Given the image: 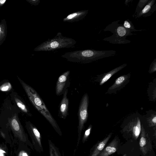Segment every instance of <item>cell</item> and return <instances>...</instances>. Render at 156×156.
Here are the masks:
<instances>
[{
  "label": "cell",
  "mask_w": 156,
  "mask_h": 156,
  "mask_svg": "<svg viewBox=\"0 0 156 156\" xmlns=\"http://www.w3.org/2000/svg\"><path fill=\"white\" fill-rule=\"evenodd\" d=\"M140 135L139 145L140 149L144 155H146L151 151L152 145L149 136L142 125Z\"/></svg>",
  "instance_id": "cell-9"
},
{
  "label": "cell",
  "mask_w": 156,
  "mask_h": 156,
  "mask_svg": "<svg viewBox=\"0 0 156 156\" xmlns=\"http://www.w3.org/2000/svg\"><path fill=\"white\" fill-rule=\"evenodd\" d=\"M7 34L6 22L5 19L0 22V46L5 41Z\"/></svg>",
  "instance_id": "cell-18"
},
{
  "label": "cell",
  "mask_w": 156,
  "mask_h": 156,
  "mask_svg": "<svg viewBox=\"0 0 156 156\" xmlns=\"http://www.w3.org/2000/svg\"><path fill=\"white\" fill-rule=\"evenodd\" d=\"M120 20L113 21L107 25L103 29L105 31H109L113 34L111 36L106 37L103 40L109 42L112 44H124L130 43L131 41L126 39L129 36L136 35L130 32L125 28L122 24H119Z\"/></svg>",
  "instance_id": "cell-4"
},
{
  "label": "cell",
  "mask_w": 156,
  "mask_h": 156,
  "mask_svg": "<svg viewBox=\"0 0 156 156\" xmlns=\"http://www.w3.org/2000/svg\"><path fill=\"white\" fill-rule=\"evenodd\" d=\"M6 1V0H0V8L3 6Z\"/></svg>",
  "instance_id": "cell-28"
},
{
  "label": "cell",
  "mask_w": 156,
  "mask_h": 156,
  "mask_svg": "<svg viewBox=\"0 0 156 156\" xmlns=\"http://www.w3.org/2000/svg\"><path fill=\"white\" fill-rule=\"evenodd\" d=\"M19 79L34 106L49 122L58 134L62 136V133L58 125L38 93L31 87Z\"/></svg>",
  "instance_id": "cell-2"
},
{
  "label": "cell",
  "mask_w": 156,
  "mask_h": 156,
  "mask_svg": "<svg viewBox=\"0 0 156 156\" xmlns=\"http://www.w3.org/2000/svg\"><path fill=\"white\" fill-rule=\"evenodd\" d=\"M68 89H67L63 93L62 99L58 107V113L60 117L65 119L68 115L69 101L67 98Z\"/></svg>",
  "instance_id": "cell-15"
},
{
  "label": "cell",
  "mask_w": 156,
  "mask_h": 156,
  "mask_svg": "<svg viewBox=\"0 0 156 156\" xmlns=\"http://www.w3.org/2000/svg\"><path fill=\"white\" fill-rule=\"evenodd\" d=\"M10 127L15 136L33 149L32 143L29 140L27 134L25 132L17 116L15 115L9 121Z\"/></svg>",
  "instance_id": "cell-6"
},
{
  "label": "cell",
  "mask_w": 156,
  "mask_h": 156,
  "mask_svg": "<svg viewBox=\"0 0 156 156\" xmlns=\"http://www.w3.org/2000/svg\"><path fill=\"white\" fill-rule=\"evenodd\" d=\"M27 1L32 5H38L40 2V0H26Z\"/></svg>",
  "instance_id": "cell-27"
},
{
  "label": "cell",
  "mask_w": 156,
  "mask_h": 156,
  "mask_svg": "<svg viewBox=\"0 0 156 156\" xmlns=\"http://www.w3.org/2000/svg\"><path fill=\"white\" fill-rule=\"evenodd\" d=\"M20 156H28L27 153L25 152H22Z\"/></svg>",
  "instance_id": "cell-29"
},
{
  "label": "cell",
  "mask_w": 156,
  "mask_h": 156,
  "mask_svg": "<svg viewBox=\"0 0 156 156\" xmlns=\"http://www.w3.org/2000/svg\"><path fill=\"white\" fill-rule=\"evenodd\" d=\"M26 128L31 138L34 148L38 152H43L44 149L41 143V134L37 128L30 122L27 123Z\"/></svg>",
  "instance_id": "cell-7"
},
{
  "label": "cell",
  "mask_w": 156,
  "mask_h": 156,
  "mask_svg": "<svg viewBox=\"0 0 156 156\" xmlns=\"http://www.w3.org/2000/svg\"><path fill=\"white\" fill-rule=\"evenodd\" d=\"M141 122L139 118L137 117L129 121L122 129L123 133L129 135L134 140L139 136L141 129Z\"/></svg>",
  "instance_id": "cell-8"
},
{
  "label": "cell",
  "mask_w": 156,
  "mask_h": 156,
  "mask_svg": "<svg viewBox=\"0 0 156 156\" xmlns=\"http://www.w3.org/2000/svg\"><path fill=\"white\" fill-rule=\"evenodd\" d=\"M122 25L124 27L129 30L131 32H132L141 31L146 30L145 29L136 30L135 29L132 22L128 19L124 21Z\"/></svg>",
  "instance_id": "cell-20"
},
{
  "label": "cell",
  "mask_w": 156,
  "mask_h": 156,
  "mask_svg": "<svg viewBox=\"0 0 156 156\" xmlns=\"http://www.w3.org/2000/svg\"><path fill=\"white\" fill-rule=\"evenodd\" d=\"M12 87L10 83L6 82L0 86V90L2 91H8L11 90Z\"/></svg>",
  "instance_id": "cell-25"
},
{
  "label": "cell",
  "mask_w": 156,
  "mask_h": 156,
  "mask_svg": "<svg viewBox=\"0 0 156 156\" xmlns=\"http://www.w3.org/2000/svg\"><path fill=\"white\" fill-rule=\"evenodd\" d=\"M116 54V51L115 50L99 51L88 49L67 52L61 56L69 62L85 64L104 58L113 56Z\"/></svg>",
  "instance_id": "cell-1"
},
{
  "label": "cell",
  "mask_w": 156,
  "mask_h": 156,
  "mask_svg": "<svg viewBox=\"0 0 156 156\" xmlns=\"http://www.w3.org/2000/svg\"><path fill=\"white\" fill-rule=\"evenodd\" d=\"M15 100L17 105L21 110L24 112L27 113L28 111L25 105L17 98H15Z\"/></svg>",
  "instance_id": "cell-23"
},
{
  "label": "cell",
  "mask_w": 156,
  "mask_h": 156,
  "mask_svg": "<svg viewBox=\"0 0 156 156\" xmlns=\"http://www.w3.org/2000/svg\"><path fill=\"white\" fill-rule=\"evenodd\" d=\"M112 135V133H110L103 139L98 141L94 144L90 150L89 156H98L106 146Z\"/></svg>",
  "instance_id": "cell-13"
},
{
  "label": "cell",
  "mask_w": 156,
  "mask_h": 156,
  "mask_svg": "<svg viewBox=\"0 0 156 156\" xmlns=\"http://www.w3.org/2000/svg\"><path fill=\"white\" fill-rule=\"evenodd\" d=\"M88 10H83L78 11L69 14L63 18L64 22L73 23L83 20L87 16Z\"/></svg>",
  "instance_id": "cell-17"
},
{
  "label": "cell",
  "mask_w": 156,
  "mask_h": 156,
  "mask_svg": "<svg viewBox=\"0 0 156 156\" xmlns=\"http://www.w3.org/2000/svg\"><path fill=\"white\" fill-rule=\"evenodd\" d=\"M1 134L3 137H5V134L1 132Z\"/></svg>",
  "instance_id": "cell-31"
},
{
  "label": "cell",
  "mask_w": 156,
  "mask_h": 156,
  "mask_svg": "<svg viewBox=\"0 0 156 156\" xmlns=\"http://www.w3.org/2000/svg\"><path fill=\"white\" fill-rule=\"evenodd\" d=\"M132 0H126L125 2V4L126 5H127L128 3L132 1Z\"/></svg>",
  "instance_id": "cell-30"
},
{
  "label": "cell",
  "mask_w": 156,
  "mask_h": 156,
  "mask_svg": "<svg viewBox=\"0 0 156 156\" xmlns=\"http://www.w3.org/2000/svg\"><path fill=\"white\" fill-rule=\"evenodd\" d=\"M76 41L71 38L63 36L58 32L53 38L48 39L37 46L34 49L36 51H50L62 48L74 47Z\"/></svg>",
  "instance_id": "cell-3"
},
{
  "label": "cell",
  "mask_w": 156,
  "mask_h": 156,
  "mask_svg": "<svg viewBox=\"0 0 156 156\" xmlns=\"http://www.w3.org/2000/svg\"><path fill=\"white\" fill-rule=\"evenodd\" d=\"M156 0H149L144 8L137 14L133 15L135 18L150 16L156 10Z\"/></svg>",
  "instance_id": "cell-12"
},
{
  "label": "cell",
  "mask_w": 156,
  "mask_h": 156,
  "mask_svg": "<svg viewBox=\"0 0 156 156\" xmlns=\"http://www.w3.org/2000/svg\"><path fill=\"white\" fill-rule=\"evenodd\" d=\"M69 70L67 71L61 75L57 81L55 87V93L58 96L63 94L67 88L69 87L70 81Z\"/></svg>",
  "instance_id": "cell-10"
},
{
  "label": "cell",
  "mask_w": 156,
  "mask_h": 156,
  "mask_svg": "<svg viewBox=\"0 0 156 156\" xmlns=\"http://www.w3.org/2000/svg\"><path fill=\"white\" fill-rule=\"evenodd\" d=\"M147 122L149 126L155 127L156 125V114L154 113L147 119Z\"/></svg>",
  "instance_id": "cell-24"
},
{
  "label": "cell",
  "mask_w": 156,
  "mask_h": 156,
  "mask_svg": "<svg viewBox=\"0 0 156 156\" xmlns=\"http://www.w3.org/2000/svg\"><path fill=\"white\" fill-rule=\"evenodd\" d=\"M119 139L116 136L106 146H105L98 156H109L115 153L118 149Z\"/></svg>",
  "instance_id": "cell-14"
},
{
  "label": "cell",
  "mask_w": 156,
  "mask_h": 156,
  "mask_svg": "<svg viewBox=\"0 0 156 156\" xmlns=\"http://www.w3.org/2000/svg\"><path fill=\"white\" fill-rule=\"evenodd\" d=\"M156 71V59L155 58L151 63L148 71L150 73H154Z\"/></svg>",
  "instance_id": "cell-26"
},
{
  "label": "cell",
  "mask_w": 156,
  "mask_h": 156,
  "mask_svg": "<svg viewBox=\"0 0 156 156\" xmlns=\"http://www.w3.org/2000/svg\"><path fill=\"white\" fill-rule=\"evenodd\" d=\"M49 156H61L58 148L50 140H48Z\"/></svg>",
  "instance_id": "cell-19"
},
{
  "label": "cell",
  "mask_w": 156,
  "mask_h": 156,
  "mask_svg": "<svg viewBox=\"0 0 156 156\" xmlns=\"http://www.w3.org/2000/svg\"><path fill=\"white\" fill-rule=\"evenodd\" d=\"M130 73L122 75L115 80L113 84L108 88L106 93H114L124 87L129 82Z\"/></svg>",
  "instance_id": "cell-11"
},
{
  "label": "cell",
  "mask_w": 156,
  "mask_h": 156,
  "mask_svg": "<svg viewBox=\"0 0 156 156\" xmlns=\"http://www.w3.org/2000/svg\"><path fill=\"white\" fill-rule=\"evenodd\" d=\"M149 1V0H139L136 8L135 13L133 15H135L140 11L147 4Z\"/></svg>",
  "instance_id": "cell-21"
},
{
  "label": "cell",
  "mask_w": 156,
  "mask_h": 156,
  "mask_svg": "<svg viewBox=\"0 0 156 156\" xmlns=\"http://www.w3.org/2000/svg\"><path fill=\"white\" fill-rule=\"evenodd\" d=\"M92 126L90 124L85 131L82 139V142L84 144L87 141L91 132Z\"/></svg>",
  "instance_id": "cell-22"
},
{
  "label": "cell",
  "mask_w": 156,
  "mask_h": 156,
  "mask_svg": "<svg viewBox=\"0 0 156 156\" xmlns=\"http://www.w3.org/2000/svg\"><path fill=\"white\" fill-rule=\"evenodd\" d=\"M127 65V64L124 63L119 66L110 71L104 74L98 75L97 80L99 82L100 85H103L115 74L122 69Z\"/></svg>",
  "instance_id": "cell-16"
},
{
  "label": "cell",
  "mask_w": 156,
  "mask_h": 156,
  "mask_svg": "<svg viewBox=\"0 0 156 156\" xmlns=\"http://www.w3.org/2000/svg\"><path fill=\"white\" fill-rule=\"evenodd\" d=\"M89 96L87 93L85 94L82 97L79 107L78 115V138L76 150H77L80 144L81 133L84 128V125L88 118V108L89 105Z\"/></svg>",
  "instance_id": "cell-5"
}]
</instances>
